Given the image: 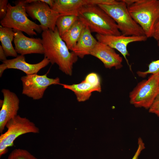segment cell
I'll use <instances>...</instances> for the list:
<instances>
[{"instance_id": "cell-1", "label": "cell", "mask_w": 159, "mask_h": 159, "mask_svg": "<svg viewBox=\"0 0 159 159\" xmlns=\"http://www.w3.org/2000/svg\"><path fill=\"white\" fill-rule=\"evenodd\" d=\"M41 36L44 57L52 64H57L64 73L71 76L73 65L77 61L78 57L73 52L69 51L57 27L54 30L43 31Z\"/></svg>"}, {"instance_id": "cell-2", "label": "cell", "mask_w": 159, "mask_h": 159, "mask_svg": "<svg viewBox=\"0 0 159 159\" xmlns=\"http://www.w3.org/2000/svg\"><path fill=\"white\" fill-rule=\"evenodd\" d=\"M78 19L91 32L103 35L121 34L114 20L97 4L85 6L77 12Z\"/></svg>"}, {"instance_id": "cell-3", "label": "cell", "mask_w": 159, "mask_h": 159, "mask_svg": "<svg viewBox=\"0 0 159 159\" xmlns=\"http://www.w3.org/2000/svg\"><path fill=\"white\" fill-rule=\"evenodd\" d=\"M127 7L131 16L146 37H153L159 20V0H135Z\"/></svg>"}, {"instance_id": "cell-4", "label": "cell", "mask_w": 159, "mask_h": 159, "mask_svg": "<svg viewBox=\"0 0 159 159\" xmlns=\"http://www.w3.org/2000/svg\"><path fill=\"white\" fill-rule=\"evenodd\" d=\"M27 4L24 0L15 1L14 6L8 3L6 14L1 20V25L24 32L31 36L37 35L36 32L42 33L43 31L40 25L28 18L26 9Z\"/></svg>"}, {"instance_id": "cell-5", "label": "cell", "mask_w": 159, "mask_h": 159, "mask_svg": "<svg viewBox=\"0 0 159 159\" xmlns=\"http://www.w3.org/2000/svg\"><path fill=\"white\" fill-rule=\"evenodd\" d=\"M98 5L114 20L121 34L127 36L145 35L141 27L131 16L123 0H118L113 4Z\"/></svg>"}, {"instance_id": "cell-6", "label": "cell", "mask_w": 159, "mask_h": 159, "mask_svg": "<svg viewBox=\"0 0 159 159\" xmlns=\"http://www.w3.org/2000/svg\"><path fill=\"white\" fill-rule=\"evenodd\" d=\"M7 130L0 136V156L6 153L8 148L14 145V141L19 136L32 133H39V129L32 122L19 115L6 123Z\"/></svg>"}, {"instance_id": "cell-7", "label": "cell", "mask_w": 159, "mask_h": 159, "mask_svg": "<svg viewBox=\"0 0 159 159\" xmlns=\"http://www.w3.org/2000/svg\"><path fill=\"white\" fill-rule=\"evenodd\" d=\"M159 74H152L139 82L129 93L130 103L136 107L149 109L158 94Z\"/></svg>"}, {"instance_id": "cell-8", "label": "cell", "mask_w": 159, "mask_h": 159, "mask_svg": "<svg viewBox=\"0 0 159 159\" xmlns=\"http://www.w3.org/2000/svg\"><path fill=\"white\" fill-rule=\"evenodd\" d=\"M27 13L32 19L40 22L42 31L54 30L57 19L60 15L41 0H26Z\"/></svg>"}, {"instance_id": "cell-9", "label": "cell", "mask_w": 159, "mask_h": 159, "mask_svg": "<svg viewBox=\"0 0 159 159\" xmlns=\"http://www.w3.org/2000/svg\"><path fill=\"white\" fill-rule=\"evenodd\" d=\"M22 85V94L34 100L42 99L47 88L52 85H60V79L49 78L47 73L42 75L37 74L26 75L21 78Z\"/></svg>"}, {"instance_id": "cell-10", "label": "cell", "mask_w": 159, "mask_h": 159, "mask_svg": "<svg viewBox=\"0 0 159 159\" xmlns=\"http://www.w3.org/2000/svg\"><path fill=\"white\" fill-rule=\"evenodd\" d=\"M96 39L99 42L108 45L118 51L123 56L131 70L127 57L130 55L127 49L128 44L135 42H145L148 38L145 35L127 36L121 34L120 35H103L97 34Z\"/></svg>"}, {"instance_id": "cell-11", "label": "cell", "mask_w": 159, "mask_h": 159, "mask_svg": "<svg viewBox=\"0 0 159 159\" xmlns=\"http://www.w3.org/2000/svg\"><path fill=\"white\" fill-rule=\"evenodd\" d=\"M117 1L115 0H54L51 8L60 15L77 14L84 6L92 4H111Z\"/></svg>"}, {"instance_id": "cell-12", "label": "cell", "mask_w": 159, "mask_h": 159, "mask_svg": "<svg viewBox=\"0 0 159 159\" xmlns=\"http://www.w3.org/2000/svg\"><path fill=\"white\" fill-rule=\"evenodd\" d=\"M1 92L4 97L0 110V132L2 133L6 123L18 115L20 101L16 95L8 89H3Z\"/></svg>"}, {"instance_id": "cell-13", "label": "cell", "mask_w": 159, "mask_h": 159, "mask_svg": "<svg viewBox=\"0 0 159 159\" xmlns=\"http://www.w3.org/2000/svg\"><path fill=\"white\" fill-rule=\"evenodd\" d=\"M90 55L100 60L106 68L118 69L122 67V58L114 49L98 41Z\"/></svg>"}, {"instance_id": "cell-14", "label": "cell", "mask_w": 159, "mask_h": 159, "mask_svg": "<svg viewBox=\"0 0 159 159\" xmlns=\"http://www.w3.org/2000/svg\"><path fill=\"white\" fill-rule=\"evenodd\" d=\"M13 30L15 32L14 40V49L17 53L23 55L31 54H44L41 39L29 37L21 31Z\"/></svg>"}, {"instance_id": "cell-15", "label": "cell", "mask_w": 159, "mask_h": 159, "mask_svg": "<svg viewBox=\"0 0 159 159\" xmlns=\"http://www.w3.org/2000/svg\"><path fill=\"white\" fill-rule=\"evenodd\" d=\"M7 69H19L24 72L26 75L37 74L41 69L47 66L50 63L49 59L44 57L40 62L31 64L26 62L24 55H20L14 58L6 59L2 61Z\"/></svg>"}, {"instance_id": "cell-16", "label": "cell", "mask_w": 159, "mask_h": 159, "mask_svg": "<svg viewBox=\"0 0 159 159\" xmlns=\"http://www.w3.org/2000/svg\"><path fill=\"white\" fill-rule=\"evenodd\" d=\"M97 42L92 34L89 28L85 26L72 52L78 57L83 58L87 55H90Z\"/></svg>"}, {"instance_id": "cell-17", "label": "cell", "mask_w": 159, "mask_h": 159, "mask_svg": "<svg viewBox=\"0 0 159 159\" xmlns=\"http://www.w3.org/2000/svg\"><path fill=\"white\" fill-rule=\"evenodd\" d=\"M64 88L74 92L77 100L79 102L88 100L94 92H101V87H95L82 80L80 83L76 84L68 85L60 84Z\"/></svg>"}, {"instance_id": "cell-18", "label": "cell", "mask_w": 159, "mask_h": 159, "mask_svg": "<svg viewBox=\"0 0 159 159\" xmlns=\"http://www.w3.org/2000/svg\"><path fill=\"white\" fill-rule=\"evenodd\" d=\"M15 32L12 29L0 26V41L6 57H16L17 53L13 47L12 42L14 40Z\"/></svg>"}, {"instance_id": "cell-19", "label": "cell", "mask_w": 159, "mask_h": 159, "mask_svg": "<svg viewBox=\"0 0 159 159\" xmlns=\"http://www.w3.org/2000/svg\"><path fill=\"white\" fill-rule=\"evenodd\" d=\"M85 26L78 19L67 32L61 36L69 50L72 51L75 46Z\"/></svg>"}, {"instance_id": "cell-20", "label": "cell", "mask_w": 159, "mask_h": 159, "mask_svg": "<svg viewBox=\"0 0 159 159\" xmlns=\"http://www.w3.org/2000/svg\"><path fill=\"white\" fill-rule=\"evenodd\" d=\"M78 19L77 14L60 15L56 22V27L60 36L67 32Z\"/></svg>"}, {"instance_id": "cell-21", "label": "cell", "mask_w": 159, "mask_h": 159, "mask_svg": "<svg viewBox=\"0 0 159 159\" xmlns=\"http://www.w3.org/2000/svg\"><path fill=\"white\" fill-rule=\"evenodd\" d=\"M7 159H37L27 150L20 148L13 150Z\"/></svg>"}, {"instance_id": "cell-22", "label": "cell", "mask_w": 159, "mask_h": 159, "mask_svg": "<svg viewBox=\"0 0 159 159\" xmlns=\"http://www.w3.org/2000/svg\"><path fill=\"white\" fill-rule=\"evenodd\" d=\"M159 46V42H158ZM148 69L145 71H138L137 73L140 77L145 78L148 74H159V59L152 61L148 65Z\"/></svg>"}, {"instance_id": "cell-23", "label": "cell", "mask_w": 159, "mask_h": 159, "mask_svg": "<svg viewBox=\"0 0 159 159\" xmlns=\"http://www.w3.org/2000/svg\"><path fill=\"white\" fill-rule=\"evenodd\" d=\"M93 86L101 87L100 79L99 75L95 72L89 73L83 80Z\"/></svg>"}, {"instance_id": "cell-24", "label": "cell", "mask_w": 159, "mask_h": 159, "mask_svg": "<svg viewBox=\"0 0 159 159\" xmlns=\"http://www.w3.org/2000/svg\"><path fill=\"white\" fill-rule=\"evenodd\" d=\"M148 109L149 112L154 114L159 117V93Z\"/></svg>"}, {"instance_id": "cell-25", "label": "cell", "mask_w": 159, "mask_h": 159, "mask_svg": "<svg viewBox=\"0 0 159 159\" xmlns=\"http://www.w3.org/2000/svg\"><path fill=\"white\" fill-rule=\"evenodd\" d=\"M8 1L7 0H0V19H2L6 16L8 9L7 5Z\"/></svg>"}, {"instance_id": "cell-26", "label": "cell", "mask_w": 159, "mask_h": 159, "mask_svg": "<svg viewBox=\"0 0 159 159\" xmlns=\"http://www.w3.org/2000/svg\"><path fill=\"white\" fill-rule=\"evenodd\" d=\"M153 37L159 42V20L156 25Z\"/></svg>"}, {"instance_id": "cell-27", "label": "cell", "mask_w": 159, "mask_h": 159, "mask_svg": "<svg viewBox=\"0 0 159 159\" xmlns=\"http://www.w3.org/2000/svg\"><path fill=\"white\" fill-rule=\"evenodd\" d=\"M6 59L5 52L1 45H0V60L2 62Z\"/></svg>"}, {"instance_id": "cell-28", "label": "cell", "mask_w": 159, "mask_h": 159, "mask_svg": "<svg viewBox=\"0 0 159 159\" xmlns=\"http://www.w3.org/2000/svg\"><path fill=\"white\" fill-rule=\"evenodd\" d=\"M7 69L6 65L4 63H2L0 65V77H1L3 73L4 70Z\"/></svg>"}, {"instance_id": "cell-29", "label": "cell", "mask_w": 159, "mask_h": 159, "mask_svg": "<svg viewBox=\"0 0 159 159\" xmlns=\"http://www.w3.org/2000/svg\"><path fill=\"white\" fill-rule=\"evenodd\" d=\"M141 150H140V149H138V150L137 151V152L135 153V155L134 156L133 158L132 159H138V155H139L140 151Z\"/></svg>"}, {"instance_id": "cell-30", "label": "cell", "mask_w": 159, "mask_h": 159, "mask_svg": "<svg viewBox=\"0 0 159 159\" xmlns=\"http://www.w3.org/2000/svg\"><path fill=\"white\" fill-rule=\"evenodd\" d=\"M158 93H159V87H158Z\"/></svg>"}]
</instances>
